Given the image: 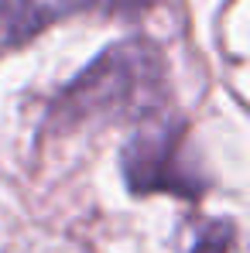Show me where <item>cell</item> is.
<instances>
[{
	"label": "cell",
	"mask_w": 250,
	"mask_h": 253,
	"mask_svg": "<svg viewBox=\"0 0 250 253\" xmlns=\"http://www.w3.org/2000/svg\"><path fill=\"white\" fill-rule=\"evenodd\" d=\"M161 85V62L141 42L110 48L89 72L69 85L58 103L62 120H96V117H144Z\"/></svg>",
	"instance_id": "obj_1"
},
{
	"label": "cell",
	"mask_w": 250,
	"mask_h": 253,
	"mask_svg": "<svg viewBox=\"0 0 250 253\" xmlns=\"http://www.w3.org/2000/svg\"><path fill=\"white\" fill-rule=\"evenodd\" d=\"M127 185L141 195L148 192H175L185 199H196L202 192V181L185 158V133L168 113H144L141 126L134 130L124 151Z\"/></svg>",
	"instance_id": "obj_2"
},
{
	"label": "cell",
	"mask_w": 250,
	"mask_h": 253,
	"mask_svg": "<svg viewBox=\"0 0 250 253\" xmlns=\"http://www.w3.org/2000/svg\"><path fill=\"white\" fill-rule=\"evenodd\" d=\"M141 3L144 0H0V48L24 42L55 17L76 10H124Z\"/></svg>",
	"instance_id": "obj_3"
},
{
	"label": "cell",
	"mask_w": 250,
	"mask_h": 253,
	"mask_svg": "<svg viewBox=\"0 0 250 253\" xmlns=\"http://www.w3.org/2000/svg\"><path fill=\"white\" fill-rule=\"evenodd\" d=\"M185 253H237V233L230 222H219V219L199 222L196 240Z\"/></svg>",
	"instance_id": "obj_4"
}]
</instances>
